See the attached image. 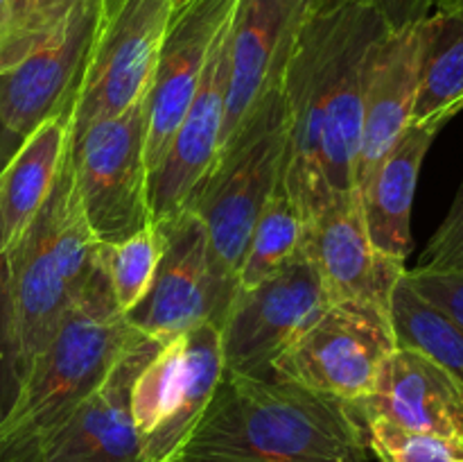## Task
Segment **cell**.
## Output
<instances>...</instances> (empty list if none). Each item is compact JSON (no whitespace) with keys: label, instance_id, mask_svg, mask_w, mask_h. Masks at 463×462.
<instances>
[{"label":"cell","instance_id":"484cf974","mask_svg":"<svg viewBox=\"0 0 463 462\" xmlns=\"http://www.w3.org/2000/svg\"><path fill=\"white\" fill-rule=\"evenodd\" d=\"M362 428L378 462H463V438L414 433L380 419L362 421Z\"/></svg>","mask_w":463,"mask_h":462},{"label":"cell","instance_id":"4316f807","mask_svg":"<svg viewBox=\"0 0 463 462\" xmlns=\"http://www.w3.org/2000/svg\"><path fill=\"white\" fill-rule=\"evenodd\" d=\"M416 267L419 270H461L463 267V181L450 211L430 238Z\"/></svg>","mask_w":463,"mask_h":462},{"label":"cell","instance_id":"7c38bea8","mask_svg":"<svg viewBox=\"0 0 463 462\" xmlns=\"http://www.w3.org/2000/svg\"><path fill=\"white\" fill-rule=\"evenodd\" d=\"M317 0H238L226 36L229 86L222 149L283 84L301 30Z\"/></svg>","mask_w":463,"mask_h":462},{"label":"cell","instance_id":"f1b7e54d","mask_svg":"<svg viewBox=\"0 0 463 462\" xmlns=\"http://www.w3.org/2000/svg\"><path fill=\"white\" fill-rule=\"evenodd\" d=\"M339 3H362L373 7L392 30L416 25L432 14V0H317V7H333Z\"/></svg>","mask_w":463,"mask_h":462},{"label":"cell","instance_id":"30bf717a","mask_svg":"<svg viewBox=\"0 0 463 462\" xmlns=\"http://www.w3.org/2000/svg\"><path fill=\"white\" fill-rule=\"evenodd\" d=\"M330 303L306 249L269 279L238 290L220 329L224 371L271 376L274 362Z\"/></svg>","mask_w":463,"mask_h":462},{"label":"cell","instance_id":"9c48e42d","mask_svg":"<svg viewBox=\"0 0 463 462\" xmlns=\"http://www.w3.org/2000/svg\"><path fill=\"white\" fill-rule=\"evenodd\" d=\"M398 347L392 315L364 302H333L274 362L271 374L355 406Z\"/></svg>","mask_w":463,"mask_h":462},{"label":"cell","instance_id":"83f0119b","mask_svg":"<svg viewBox=\"0 0 463 462\" xmlns=\"http://www.w3.org/2000/svg\"><path fill=\"white\" fill-rule=\"evenodd\" d=\"M411 288L428 299L432 306L446 313L452 322L463 329V267L461 270H419L405 272Z\"/></svg>","mask_w":463,"mask_h":462},{"label":"cell","instance_id":"9a60e30c","mask_svg":"<svg viewBox=\"0 0 463 462\" xmlns=\"http://www.w3.org/2000/svg\"><path fill=\"white\" fill-rule=\"evenodd\" d=\"M306 254L330 302H364L389 311L392 293L410 267L384 256L366 229L360 190L335 195L307 222Z\"/></svg>","mask_w":463,"mask_h":462},{"label":"cell","instance_id":"ac0fdd59","mask_svg":"<svg viewBox=\"0 0 463 462\" xmlns=\"http://www.w3.org/2000/svg\"><path fill=\"white\" fill-rule=\"evenodd\" d=\"M420 23L389 32L371 62L355 170L360 193L414 118L419 95Z\"/></svg>","mask_w":463,"mask_h":462},{"label":"cell","instance_id":"4fadbf2b","mask_svg":"<svg viewBox=\"0 0 463 462\" xmlns=\"http://www.w3.org/2000/svg\"><path fill=\"white\" fill-rule=\"evenodd\" d=\"M235 5L238 0H188L172 9L145 95L149 179L202 84L217 41L233 18Z\"/></svg>","mask_w":463,"mask_h":462},{"label":"cell","instance_id":"d6a6232c","mask_svg":"<svg viewBox=\"0 0 463 462\" xmlns=\"http://www.w3.org/2000/svg\"><path fill=\"white\" fill-rule=\"evenodd\" d=\"M184 3H188V0H172V5H175V7L176 5H184Z\"/></svg>","mask_w":463,"mask_h":462},{"label":"cell","instance_id":"8fae6325","mask_svg":"<svg viewBox=\"0 0 463 462\" xmlns=\"http://www.w3.org/2000/svg\"><path fill=\"white\" fill-rule=\"evenodd\" d=\"M161 340L140 333L107 379L54 428L0 462H143L131 417V385Z\"/></svg>","mask_w":463,"mask_h":462},{"label":"cell","instance_id":"ba28073f","mask_svg":"<svg viewBox=\"0 0 463 462\" xmlns=\"http://www.w3.org/2000/svg\"><path fill=\"white\" fill-rule=\"evenodd\" d=\"M172 0H99L84 77L71 109V140L147 95Z\"/></svg>","mask_w":463,"mask_h":462},{"label":"cell","instance_id":"cb8c5ba5","mask_svg":"<svg viewBox=\"0 0 463 462\" xmlns=\"http://www.w3.org/2000/svg\"><path fill=\"white\" fill-rule=\"evenodd\" d=\"M163 256V231L156 222L107 247L113 299L122 315L134 311L149 293Z\"/></svg>","mask_w":463,"mask_h":462},{"label":"cell","instance_id":"44dd1931","mask_svg":"<svg viewBox=\"0 0 463 462\" xmlns=\"http://www.w3.org/2000/svg\"><path fill=\"white\" fill-rule=\"evenodd\" d=\"M463 111V12H432L420 23L419 95L411 120H452Z\"/></svg>","mask_w":463,"mask_h":462},{"label":"cell","instance_id":"7a4b0ae2","mask_svg":"<svg viewBox=\"0 0 463 462\" xmlns=\"http://www.w3.org/2000/svg\"><path fill=\"white\" fill-rule=\"evenodd\" d=\"M353 408L279 376L226 374L176 462H369Z\"/></svg>","mask_w":463,"mask_h":462},{"label":"cell","instance_id":"e0dca14e","mask_svg":"<svg viewBox=\"0 0 463 462\" xmlns=\"http://www.w3.org/2000/svg\"><path fill=\"white\" fill-rule=\"evenodd\" d=\"M362 421L380 419L414 433L463 438V394L430 356L398 344L369 397L353 406Z\"/></svg>","mask_w":463,"mask_h":462},{"label":"cell","instance_id":"f546056e","mask_svg":"<svg viewBox=\"0 0 463 462\" xmlns=\"http://www.w3.org/2000/svg\"><path fill=\"white\" fill-rule=\"evenodd\" d=\"M16 148H18V140L14 139L9 131H5L3 127H0V170H3V166L7 163V159L12 157Z\"/></svg>","mask_w":463,"mask_h":462},{"label":"cell","instance_id":"3957f363","mask_svg":"<svg viewBox=\"0 0 463 462\" xmlns=\"http://www.w3.org/2000/svg\"><path fill=\"white\" fill-rule=\"evenodd\" d=\"M138 335L118 311L104 263L89 288L72 299L54 338L0 412V456L34 442L66 419L99 388Z\"/></svg>","mask_w":463,"mask_h":462},{"label":"cell","instance_id":"603a6c76","mask_svg":"<svg viewBox=\"0 0 463 462\" xmlns=\"http://www.w3.org/2000/svg\"><path fill=\"white\" fill-rule=\"evenodd\" d=\"M306 238L307 220L280 181L249 236L242 265L238 272V290L253 288L283 270L298 254H303Z\"/></svg>","mask_w":463,"mask_h":462},{"label":"cell","instance_id":"ffe728a7","mask_svg":"<svg viewBox=\"0 0 463 462\" xmlns=\"http://www.w3.org/2000/svg\"><path fill=\"white\" fill-rule=\"evenodd\" d=\"M71 152V120L52 116L18 143L0 170V263L48 202Z\"/></svg>","mask_w":463,"mask_h":462},{"label":"cell","instance_id":"6da1fadb","mask_svg":"<svg viewBox=\"0 0 463 462\" xmlns=\"http://www.w3.org/2000/svg\"><path fill=\"white\" fill-rule=\"evenodd\" d=\"M389 23L373 7H317L283 75L289 140L283 186L307 222L335 197L357 190L362 111L369 68Z\"/></svg>","mask_w":463,"mask_h":462},{"label":"cell","instance_id":"52a82bcc","mask_svg":"<svg viewBox=\"0 0 463 462\" xmlns=\"http://www.w3.org/2000/svg\"><path fill=\"white\" fill-rule=\"evenodd\" d=\"M156 225L163 231L161 263L149 293L125 320L131 329L156 340L199 324L222 329L238 294V276L220 261L193 208Z\"/></svg>","mask_w":463,"mask_h":462},{"label":"cell","instance_id":"8992f818","mask_svg":"<svg viewBox=\"0 0 463 462\" xmlns=\"http://www.w3.org/2000/svg\"><path fill=\"white\" fill-rule=\"evenodd\" d=\"M147 102L86 127L71 140L77 195L95 238L104 247L152 225L149 204Z\"/></svg>","mask_w":463,"mask_h":462},{"label":"cell","instance_id":"277c9868","mask_svg":"<svg viewBox=\"0 0 463 462\" xmlns=\"http://www.w3.org/2000/svg\"><path fill=\"white\" fill-rule=\"evenodd\" d=\"M289 120L283 89L251 113L193 199L220 261L238 276L258 216L283 181Z\"/></svg>","mask_w":463,"mask_h":462},{"label":"cell","instance_id":"5b68a950","mask_svg":"<svg viewBox=\"0 0 463 462\" xmlns=\"http://www.w3.org/2000/svg\"><path fill=\"white\" fill-rule=\"evenodd\" d=\"M224 379L222 331L199 324L163 338L131 385L143 462H176Z\"/></svg>","mask_w":463,"mask_h":462},{"label":"cell","instance_id":"d4e9b609","mask_svg":"<svg viewBox=\"0 0 463 462\" xmlns=\"http://www.w3.org/2000/svg\"><path fill=\"white\" fill-rule=\"evenodd\" d=\"M77 0H16L12 21L0 39V72L39 50L66 23Z\"/></svg>","mask_w":463,"mask_h":462},{"label":"cell","instance_id":"1f68e13d","mask_svg":"<svg viewBox=\"0 0 463 462\" xmlns=\"http://www.w3.org/2000/svg\"><path fill=\"white\" fill-rule=\"evenodd\" d=\"M432 12H463V0H432Z\"/></svg>","mask_w":463,"mask_h":462},{"label":"cell","instance_id":"2e32d148","mask_svg":"<svg viewBox=\"0 0 463 462\" xmlns=\"http://www.w3.org/2000/svg\"><path fill=\"white\" fill-rule=\"evenodd\" d=\"M231 25V23H229ZM226 36H220L208 62L203 80L181 118L165 154L149 179V204L154 222L175 220L193 207L197 190L215 166L222 148V130L226 116V86H229V53Z\"/></svg>","mask_w":463,"mask_h":462},{"label":"cell","instance_id":"d6986e66","mask_svg":"<svg viewBox=\"0 0 463 462\" xmlns=\"http://www.w3.org/2000/svg\"><path fill=\"white\" fill-rule=\"evenodd\" d=\"M446 125L448 120H411L360 193L371 240L398 263H407L411 252V208L420 166Z\"/></svg>","mask_w":463,"mask_h":462},{"label":"cell","instance_id":"4dcf8cb0","mask_svg":"<svg viewBox=\"0 0 463 462\" xmlns=\"http://www.w3.org/2000/svg\"><path fill=\"white\" fill-rule=\"evenodd\" d=\"M14 7H16V0H0V39H3L5 30H7L9 21H12Z\"/></svg>","mask_w":463,"mask_h":462},{"label":"cell","instance_id":"7402d4cb","mask_svg":"<svg viewBox=\"0 0 463 462\" xmlns=\"http://www.w3.org/2000/svg\"><path fill=\"white\" fill-rule=\"evenodd\" d=\"M398 344L414 347L432 358L463 394V329L446 313L420 297L402 276L389 302Z\"/></svg>","mask_w":463,"mask_h":462},{"label":"cell","instance_id":"5bb4252c","mask_svg":"<svg viewBox=\"0 0 463 462\" xmlns=\"http://www.w3.org/2000/svg\"><path fill=\"white\" fill-rule=\"evenodd\" d=\"M99 0H77L66 23L39 50L0 72V127L21 143L52 116H68L84 77Z\"/></svg>","mask_w":463,"mask_h":462}]
</instances>
